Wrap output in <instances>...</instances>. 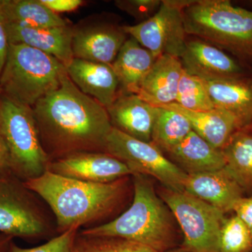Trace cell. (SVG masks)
Instances as JSON below:
<instances>
[{
	"label": "cell",
	"mask_w": 252,
	"mask_h": 252,
	"mask_svg": "<svg viewBox=\"0 0 252 252\" xmlns=\"http://www.w3.org/2000/svg\"><path fill=\"white\" fill-rule=\"evenodd\" d=\"M50 160L79 152H104L112 129L107 109L81 92L64 74L56 90L32 107Z\"/></svg>",
	"instance_id": "1"
},
{
	"label": "cell",
	"mask_w": 252,
	"mask_h": 252,
	"mask_svg": "<svg viewBox=\"0 0 252 252\" xmlns=\"http://www.w3.org/2000/svg\"><path fill=\"white\" fill-rule=\"evenodd\" d=\"M23 182L51 209L59 234L102 221L117 213L124 207L132 187L131 177L109 183H92L48 170Z\"/></svg>",
	"instance_id": "2"
},
{
	"label": "cell",
	"mask_w": 252,
	"mask_h": 252,
	"mask_svg": "<svg viewBox=\"0 0 252 252\" xmlns=\"http://www.w3.org/2000/svg\"><path fill=\"white\" fill-rule=\"evenodd\" d=\"M133 199L130 206L117 218L81 230L83 234L126 239L152 249L166 252L179 248L183 235L175 217L157 194L148 176H131Z\"/></svg>",
	"instance_id": "3"
},
{
	"label": "cell",
	"mask_w": 252,
	"mask_h": 252,
	"mask_svg": "<svg viewBox=\"0 0 252 252\" xmlns=\"http://www.w3.org/2000/svg\"><path fill=\"white\" fill-rule=\"evenodd\" d=\"M182 13L187 34L252 60V11L228 0H194Z\"/></svg>",
	"instance_id": "4"
},
{
	"label": "cell",
	"mask_w": 252,
	"mask_h": 252,
	"mask_svg": "<svg viewBox=\"0 0 252 252\" xmlns=\"http://www.w3.org/2000/svg\"><path fill=\"white\" fill-rule=\"evenodd\" d=\"M65 66L52 56L19 44H9L0 87L3 94L32 108L61 86Z\"/></svg>",
	"instance_id": "5"
},
{
	"label": "cell",
	"mask_w": 252,
	"mask_h": 252,
	"mask_svg": "<svg viewBox=\"0 0 252 252\" xmlns=\"http://www.w3.org/2000/svg\"><path fill=\"white\" fill-rule=\"evenodd\" d=\"M0 132L9 152L11 172L18 178L26 182L47 171L51 160L41 144L32 108L2 94Z\"/></svg>",
	"instance_id": "6"
},
{
	"label": "cell",
	"mask_w": 252,
	"mask_h": 252,
	"mask_svg": "<svg viewBox=\"0 0 252 252\" xmlns=\"http://www.w3.org/2000/svg\"><path fill=\"white\" fill-rule=\"evenodd\" d=\"M157 191L180 226L183 235L180 247L189 252H219L223 212L185 190L161 186Z\"/></svg>",
	"instance_id": "7"
},
{
	"label": "cell",
	"mask_w": 252,
	"mask_h": 252,
	"mask_svg": "<svg viewBox=\"0 0 252 252\" xmlns=\"http://www.w3.org/2000/svg\"><path fill=\"white\" fill-rule=\"evenodd\" d=\"M35 195L14 174L0 177V234L39 238L51 233L52 223Z\"/></svg>",
	"instance_id": "8"
},
{
	"label": "cell",
	"mask_w": 252,
	"mask_h": 252,
	"mask_svg": "<svg viewBox=\"0 0 252 252\" xmlns=\"http://www.w3.org/2000/svg\"><path fill=\"white\" fill-rule=\"evenodd\" d=\"M104 152L122 160L133 174L156 179L162 187L184 191L187 175L152 142L137 140L112 127Z\"/></svg>",
	"instance_id": "9"
},
{
	"label": "cell",
	"mask_w": 252,
	"mask_h": 252,
	"mask_svg": "<svg viewBox=\"0 0 252 252\" xmlns=\"http://www.w3.org/2000/svg\"><path fill=\"white\" fill-rule=\"evenodd\" d=\"M193 0H162L152 17L135 26H123L127 35L157 58L170 55L180 58L185 49L186 33L183 9Z\"/></svg>",
	"instance_id": "10"
},
{
	"label": "cell",
	"mask_w": 252,
	"mask_h": 252,
	"mask_svg": "<svg viewBox=\"0 0 252 252\" xmlns=\"http://www.w3.org/2000/svg\"><path fill=\"white\" fill-rule=\"evenodd\" d=\"M47 170L68 178L92 183H109L132 175L124 162L105 152L69 154L51 160Z\"/></svg>",
	"instance_id": "11"
},
{
	"label": "cell",
	"mask_w": 252,
	"mask_h": 252,
	"mask_svg": "<svg viewBox=\"0 0 252 252\" xmlns=\"http://www.w3.org/2000/svg\"><path fill=\"white\" fill-rule=\"evenodd\" d=\"M127 36L123 26L109 23L73 28L74 58L112 64L127 40Z\"/></svg>",
	"instance_id": "12"
},
{
	"label": "cell",
	"mask_w": 252,
	"mask_h": 252,
	"mask_svg": "<svg viewBox=\"0 0 252 252\" xmlns=\"http://www.w3.org/2000/svg\"><path fill=\"white\" fill-rule=\"evenodd\" d=\"M180 60L185 70L204 81L245 77L243 68L235 60L200 39L187 41Z\"/></svg>",
	"instance_id": "13"
},
{
	"label": "cell",
	"mask_w": 252,
	"mask_h": 252,
	"mask_svg": "<svg viewBox=\"0 0 252 252\" xmlns=\"http://www.w3.org/2000/svg\"><path fill=\"white\" fill-rule=\"evenodd\" d=\"M67 75L86 95L109 108L120 94L112 64L74 59L66 67Z\"/></svg>",
	"instance_id": "14"
},
{
	"label": "cell",
	"mask_w": 252,
	"mask_h": 252,
	"mask_svg": "<svg viewBox=\"0 0 252 252\" xmlns=\"http://www.w3.org/2000/svg\"><path fill=\"white\" fill-rule=\"evenodd\" d=\"M184 189L225 215L233 212L235 203L245 196L243 189L225 167L216 171L187 175Z\"/></svg>",
	"instance_id": "15"
},
{
	"label": "cell",
	"mask_w": 252,
	"mask_h": 252,
	"mask_svg": "<svg viewBox=\"0 0 252 252\" xmlns=\"http://www.w3.org/2000/svg\"><path fill=\"white\" fill-rule=\"evenodd\" d=\"M107 110L113 127L137 140L152 142L157 107L137 94H120Z\"/></svg>",
	"instance_id": "16"
},
{
	"label": "cell",
	"mask_w": 252,
	"mask_h": 252,
	"mask_svg": "<svg viewBox=\"0 0 252 252\" xmlns=\"http://www.w3.org/2000/svg\"><path fill=\"white\" fill-rule=\"evenodd\" d=\"M6 23L9 44H24L39 50L56 58L65 67L74 59L70 26L30 28Z\"/></svg>",
	"instance_id": "17"
},
{
	"label": "cell",
	"mask_w": 252,
	"mask_h": 252,
	"mask_svg": "<svg viewBox=\"0 0 252 252\" xmlns=\"http://www.w3.org/2000/svg\"><path fill=\"white\" fill-rule=\"evenodd\" d=\"M183 71L180 58L170 55L159 56L142 82L137 95L154 107L175 102Z\"/></svg>",
	"instance_id": "18"
},
{
	"label": "cell",
	"mask_w": 252,
	"mask_h": 252,
	"mask_svg": "<svg viewBox=\"0 0 252 252\" xmlns=\"http://www.w3.org/2000/svg\"><path fill=\"white\" fill-rule=\"evenodd\" d=\"M204 81L215 107L232 114L241 128L251 125L252 77Z\"/></svg>",
	"instance_id": "19"
},
{
	"label": "cell",
	"mask_w": 252,
	"mask_h": 252,
	"mask_svg": "<svg viewBox=\"0 0 252 252\" xmlns=\"http://www.w3.org/2000/svg\"><path fill=\"white\" fill-rule=\"evenodd\" d=\"M166 157L187 175L204 173L225 167L222 151L192 130Z\"/></svg>",
	"instance_id": "20"
},
{
	"label": "cell",
	"mask_w": 252,
	"mask_h": 252,
	"mask_svg": "<svg viewBox=\"0 0 252 252\" xmlns=\"http://www.w3.org/2000/svg\"><path fill=\"white\" fill-rule=\"evenodd\" d=\"M157 59L135 39H127L112 64L119 80L120 94H138Z\"/></svg>",
	"instance_id": "21"
},
{
	"label": "cell",
	"mask_w": 252,
	"mask_h": 252,
	"mask_svg": "<svg viewBox=\"0 0 252 252\" xmlns=\"http://www.w3.org/2000/svg\"><path fill=\"white\" fill-rule=\"evenodd\" d=\"M160 107L173 109L185 116L194 132L220 150L228 143L236 131L242 129L232 114L217 107L212 110L194 112L183 108L175 102Z\"/></svg>",
	"instance_id": "22"
},
{
	"label": "cell",
	"mask_w": 252,
	"mask_h": 252,
	"mask_svg": "<svg viewBox=\"0 0 252 252\" xmlns=\"http://www.w3.org/2000/svg\"><path fill=\"white\" fill-rule=\"evenodd\" d=\"M225 168L248 196L252 195V131L240 129L221 149Z\"/></svg>",
	"instance_id": "23"
},
{
	"label": "cell",
	"mask_w": 252,
	"mask_h": 252,
	"mask_svg": "<svg viewBox=\"0 0 252 252\" xmlns=\"http://www.w3.org/2000/svg\"><path fill=\"white\" fill-rule=\"evenodd\" d=\"M5 21L10 24L30 28H54L68 26L59 15L40 0H0Z\"/></svg>",
	"instance_id": "24"
},
{
	"label": "cell",
	"mask_w": 252,
	"mask_h": 252,
	"mask_svg": "<svg viewBox=\"0 0 252 252\" xmlns=\"http://www.w3.org/2000/svg\"><path fill=\"white\" fill-rule=\"evenodd\" d=\"M152 142L166 155L193 130L188 119L180 113L166 107H157Z\"/></svg>",
	"instance_id": "25"
},
{
	"label": "cell",
	"mask_w": 252,
	"mask_h": 252,
	"mask_svg": "<svg viewBox=\"0 0 252 252\" xmlns=\"http://www.w3.org/2000/svg\"><path fill=\"white\" fill-rule=\"evenodd\" d=\"M175 103L194 112L216 108L207 90L205 81L184 69L179 83Z\"/></svg>",
	"instance_id": "26"
},
{
	"label": "cell",
	"mask_w": 252,
	"mask_h": 252,
	"mask_svg": "<svg viewBox=\"0 0 252 252\" xmlns=\"http://www.w3.org/2000/svg\"><path fill=\"white\" fill-rule=\"evenodd\" d=\"M71 252H157L130 240L78 233Z\"/></svg>",
	"instance_id": "27"
},
{
	"label": "cell",
	"mask_w": 252,
	"mask_h": 252,
	"mask_svg": "<svg viewBox=\"0 0 252 252\" xmlns=\"http://www.w3.org/2000/svg\"><path fill=\"white\" fill-rule=\"evenodd\" d=\"M252 252L251 231L235 214L225 217L220 232L219 252Z\"/></svg>",
	"instance_id": "28"
},
{
	"label": "cell",
	"mask_w": 252,
	"mask_h": 252,
	"mask_svg": "<svg viewBox=\"0 0 252 252\" xmlns=\"http://www.w3.org/2000/svg\"><path fill=\"white\" fill-rule=\"evenodd\" d=\"M78 230H68L36 248H22L11 243L8 252H71Z\"/></svg>",
	"instance_id": "29"
},
{
	"label": "cell",
	"mask_w": 252,
	"mask_h": 252,
	"mask_svg": "<svg viewBox=\"0 0 252 252\" xmlns=\"http://www.w3.org/2000/svg\"><path fill=\"white\" fill-rule=\"evenodd\" d=\"M161 4L160 0H119L115 1V5L119 9L142 22L152 17Z\"/></svg>",
	"instance_id": "30"
},
{
	"label": "cell",
	"mask_w": 252,
	"mask_h": 252,
	"mask_svg": "<svg viewBox=\"0 0 252 252\" xmlns=\"http://www.w3.org/2000/svg\"><path fill=\"white\" fill-rule=\"evenodd\" d=\"M233 212L252 233V195L239 199L233 205Z\"/></svg>",
	"instance_id": "31"
},
{
	"label": "cell",
	"mask_w": 252,
	"mask_h": 252,
	"mask_svg": "<svg viewBox=\"0 0 252 252\" xmlns=\"http://www.w3.org/2000/svg\"><path fill=\"white\" fill-rule=\"evenodd\" d=\"M43 4L55 13L68 12L77 9L83 4L81 0H40Z\"/></svg>",
	"instance_id": "32"
},
{
	"label": "cell",
	"mask_w": 252,
	"mask_h": 252,
	"mask_svg": "<svg viewBox=\"0 0 252 252\" xmlns=\"http://www.w3.org/2000/svg\"><path fill=\"white\" fill-rule=\"evenodd\" d=\"M9 47V41L6 32V21L0 8V77L6 63Z\"/></svg>",
	"instance_id": "33"
},
{
	"label": "cell",
	"mask_w": 252,
	"mask_h": 252,
	"mask_svg": "<svg viewBox=\"0 0 252 252\" xmlns=\"http://www.w3.org/2000/svg\"><path fill=\"white\" fill-rule=\"evenodd\" d=\"M9 174L13 173L11 172L9 152L0 132V177Z\"/></svg>",
	"instance_id": "34"
},
{
	"label": "cell",
	"mask_w": 252,
	"mask_h": 252,
	"mask_svg": "<svg viewBox=\"0 0 252 252\" xmlns=\"http://www.w3.org/2000/svg\"><path fill=\"white\" fill-rule=\"evenodd\" d=\"M13 237L0 234V252H8L10 245L12 243Z\"/></svg>",
	"instance_id": "35"
},
{
	"label": "cell",
	"mask_w": 252,
	"mask_h": 252,
	"mask_svg": "<svg viewBox=\"0 0 252 252\" xmlns=\"http://www.w3.org/2000/svg\"><path fill=\"white\" fill-rule=\"evenodd\" d=\"M166 252H189L186 250L185 249L182 248V247H179V248L172 249V250H169Z\"/></svg>",
	"instance_id": "36"
},
{
	"label": "cell",
	"mask_w": 252,
	"mask_h": 252,
	"mask_svg": "<svg viewBox=\"0 0 252 252\" xmlns=\"http://www.w3.org/2000/svg\"><path fill=\"white\" fill-rule=\"evenodd\" d=\"M3 94L2 90H1V87H0V98H1V95Z\"/></svg>",
	"instance_id": "37"
},
{
	"label": "cell",
	"mask_w": 252,
	"mask_h": 252,
	"mask_svg": "<svg viewBox=\"0 0 252 252\" xmlns=\"http://www.w3.org/2000/svg\"><path fill=\"white\" fill-rule=\"evenodd\" d=\"M249 127V128H250V130H251L252 131V123L251 125H250V126H249V127Z\"/></svg>",
	"instance_id": "38"
},
{
	"label": "cell",
	"mask_w": 252,
	"mask_h": 252,
	"mask_svg": "<svg viewBox=\"0 0 252 252\" xmlns=\"http://www.w3.org/2000/svg\"><path fill=\"white\" fill-rule=\"evenodd\" d=\"M248 4L251 5V6H252V1H249Z\"/></svg>",
	"instance_id": "39"
},
{
	"label": "cell",
	"mask_w": 252,
	"mask_h": 252,
	"mask_svg": "<svg viewBox=\"0 0 252 252\" xmlns=\"http://www.w3.org/2000/svg\"></svg>",
	"instance_id": "40"
}]
</instances>
